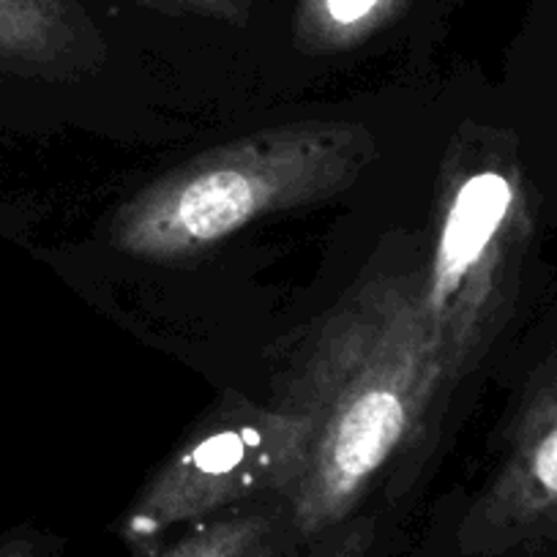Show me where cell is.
<instances>
[{
  "label": "cell",
  "instance_id": "1",
  "mask_svg": "<svg viewBox=\"0 0 557 557\" xmlns=\"http://www.w3.org/2000/svg\"><path fill=\"white\" fill-rule=\"evenodd\" d=\"M441 388L421 276L367 278L323 320L276 405L312 424L307 468L287 497L301 546L356 517Z\"/></svg>",
  "mask_w": 557,
  "mask_h": 557
},
{
  "label": "cell",
  "instance_id": "10",
  "mask_svg": "<svg viewBox=\"0 0 557 557\" xmlns=\"http://www.w3.org/2000/svg\"><path fill=\"white\" fill-rule=\"evenodd\" d=\"M0 557H39V541L14 535L0 541Z\"/></svg>",
  "mask_w": 557,
  "mask_h": 557
},
{
  "label": "cell",
  "instance_id": "4",
  "mask_svg": "<svg viewBox=\"0 0 557 557\" xmlns=\"http://www.w3.org/2000/svg\"><path fill=\"white\" fill-rule=\"evenodd\" d=\"M312 424L282 407L227 394L153 470L123 513L121 535L151 557L170 530L271 497H290L307 468Z\"/></svg>",
  "mask_w": 557,
  "mask_h": 557
},
{
  "label": "cell",
  "instance_id": "2",
  "mask_svg": "<svg viewBox=\"0 0 557 557\" xmlns=\"http://www.w3.org/2000/svg\"><path fill=\"white\" fill-rule=\"evenodd\" d=\"M374 159V134L356 121L262 128L143 186L107 235L137 260H195L257 219L345 195Z\"/></svg>",
  "mask_w": 557,
  "mask_h": 557
},
{
  "label": "cell",
  "instance_id": "8",
  "mask_svg": "<svg viewBox=\"0 0 557 557\" xmlns=\"http://www.w3.org/2000/svg\"><path fill=\"white\" fill-rule=\"evenodd\" d=\"M377 535L372 517H350L307 544L304 557H369Z\"/></svg>",
  "mask_w": 557,
  "mask_h": 557
},
{
  "label": "cell",
  "instance_id": "9",
  "mask_svg": "<svg viewBox=\"0 0 557 557\" xmlns=\"http://www.w3.org/2000/svg\"><path fill=\"white\" fill-rule=\"evenodd\" d=\"M143 7L173 14H200V17L222 20L230 25H244L249 20V0H137Z\"/></svg>",
  "mask_w": 557,
  "mask_h": 557
},
{
  "label": "cell",
  "instance_id": "3",
  "mask_svg": "<svg viewBox=\"0 0 557 557\" xmlns=\"http://www.w3.org/2000/svg\"><path fill=\"white\" fill-rule=\"evenodd\" d=\"M517 219L513 173L462 128L441 164L435 249L424 276V309L446 388L459 383L490 345Z\"/></svg>",
  "mask_w": 557,
  "mask_h": 557
},
{
  "label": "cell",
  "instance_id": "5",
  "mask_svg": "<svg viewBox=\"0 0 557 557\" xmlns=\"http://www.w3.org/2000/svg\"><path fill=\"white\" fill-rule=\"evenodd\" d=\"M298 546L287 500L271 497L195 522L189 533L151 557H293Z\"/></svg>",
  "mask_w": 557,
  "mask_h": 557
},
{
  "label": "cell",
  "instance_id": "6",
  "mask_svg": "<svg viewBox=\"0 0 557 557\" xmlns=\"http://www.w3.org/2000/svg\"><path fill=\"white\" fill-rule=\"evenodd\" d=\"M85 30L74 0H0V72L61 66L79 50Z\"/></svg>",
  "mask_w": 557,
  "mask_h": 557
},
{
  "label": "cell",
  "instance_id": "7",
  "mask_svg": "<svg viewBox=\"0 0 557 557\" xmlns=\"http://www.w3.org/2000/svg\"><path fill=\"white\" fill-rule=\"evenodd\" d=\"M405 9L407 0H298L296 45L309 55L356 50Z\"/></svg>",
  "mask_w": 557,
  "mask_h": 557
}]
</instances>
